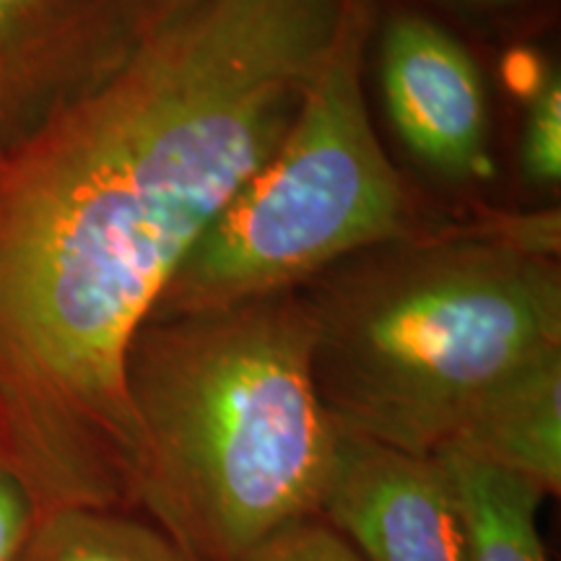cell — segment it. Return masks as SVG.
Masks as SVG:
<instances>
[{
	"label": "cell",
	"instance_id": "obj_3",
	"mask_svg": "<svg viewBox=\"0 0 561 561\" xmlns=\"http://www.w3.org/2000/svg\"><path fill=\"white\" fill-rule=\"evenodd\" d=\"M312 380L339 432L437 453L504 377L561 348L557 257L494 227L421 231L299 286Z\"/></svg>",
	"mask_w": 561,
	"mask_h": 561
},
{
	"label": "cell",
	"instance_id": "obj_1",
	"mask_svg": "<svg viewBox=\"0 0 561 561\" xmlns=\"http://www.w3.org/2000/svg\"><path fill=\"white\" fill-rule=\"evenodd\" d=\"M343 5H178L110 76L0 149V462L39 517L136 512L133 335L278 146Z\"/></svg>",
	"mask_w": 561,
	"mask_h": 561
},
{
	"label": "cell",
	"instance_id": "obj_5",
	"mask_svg": "<svg viewBox=\"0 0 561 561\" xmlns=\"http://www.w3.org/2000/svg\"><path fill=\"white\" fill-rule=\"evenodd\" d=\"M153 21L138 0H0V149L110 76Z\"/></svg>",
	"mask_w": 561,
	"mask_h": 561
},
{
	"label": "cell",
	"instance_id": "obj_13",
	"mask_svg": "<svg viewBox=\"0 0 561 561\" xmlns=\"http://www.w3.org/2000/svg\"><path fill=\"white\" fill-rule=\"evenodd\" d=\"M39 510L19 476L0 462V561H16L30 541Z\"/></svg>",
	"mask_w": 561,
	"mask_h": 561
},
{
	"label": "cell",
	"instance_id": "obj_9",
	"mask_svg": "<svg viewBox=\"0 0 561 561\" xmlns=\"http://www.w3.org/2000/svg\"><path fill=\"white\" fill-rule=\"evenodd\" d=\"M460 489L471 561H546L538 510L546 494L520 476L437 450Z\"/></svg>",
	"mask_w": 561,
	"mask_h": 561
},
{
	"label": "cell",
	"instance_id": "obj_2",
	"mask_svg": "<svg viewBox=\"0 0 561 561\" xmlns=\"http://www.w3.org/2000/svg\"><path fill=\"white\" fill-rule=\"evenodd\" d=\"M125 385L140 439L136 512L191 561H240L320 512L341 432L314 390L299 289L144 320Z\"/></svg>",
	"mask_w": 561,
	"mask_h": 561
},
{
	"label": "cell",
	"instance_id": "obj_4",
	"mask_svg": "<svg viewBox=\"0 0 561 561\" xmlns=\"http://www.w3.org/2000/svg\"><path fill=\"white\" fill-rule=\"evenodd\" d=\"M371 19V0H346L289 128L185 257L149 318L299 289L356 252L424 231L413 224L409 191L364 100Z\"/></svg>",
	"mask_w": 561,
	"mask_h": 561
},
{
	"label": "cell",
	"instance_id": "obj_7",
	"mask_svg": "<svg viewBox=\"0 0 561 561\" xmlns=\"http://www.w3.org/2000/svg\"><path fill=\"white\" fill-rule=\"evenodd\" d=\"M390 121L419 161L453 180L489 172V104L473 55L437 21L403 11L382 30Z\"/></svg>",
	"mask_w": 561,
	"mask_h": 561
},
{
	"label": "cell",
	"instance_id": "obj_8",
	"mask_svg": "<svg viewBox=\"0 0 561 561\" xmlns=\"http://www.w3.org/2000/svg\"><path fill=\"white\" fill-rule=\"evenodd\" d=\"M439 450L561 491V348H551L494 385Z\"/></svg>",
	"mask_w": 561,
	"mask_h": 561
},
{
	"label": "cell",
	"instance_id": "obj_12",
	"mask_svg": "<svg viewBox=\"0 0 561 561\" xmlns=\"http://www.w3.org/2000/svg\"><path fill=\"white\" fill-rule=\"evenodd\" d=\"M240 561H367L320 515L299 517L244 553Z\"/></svg>",
	"mask_w": 561,
	"mask_h": 561
},
{
	"label": "cell",
	"instance_id": "obj_15",
	"mask_svg": "<svg viewBox=\"0 0 561 561\" xmlns=\"http://www.w3.org/2000/svg\"><path fill=\"white\" fill-rule=\"evenodd\" d=\"M483 3H507V0H483Z\"/></svg>",
	"mask_w": 561,
	"mask_h": 561
},
{
	"label": "cell",
	"instance_id": "obj_11",
	"mask_svg": "<svg viewBox=\"0 0 561 561\" xmlns=\"http://www.w3.org/2000/svg\"><path fill=\"white\" fill-rule=\"evenodd\" d=\"M523 174L536 187H557L561 180V79L549 73L533 91L520 144Z\"/></svg>",
	"mask_w": 561,
	"mask_h": 561
},
{
	"label": "cell",
	"instance_id": "obj_14",
	"mask_svg": "<svg viewBox=\"0 0 561 561\" xmlns=\"http://www.w3.org/2000/svg\"><path fill=\"white\" fill-rule=\"evenodd\" d=\"M138 3L144 5V11L149 13L151 19H159V16H164L167 11L178 9V5L191 3V0H138Z\"/></svg>",
	"mask_w": 561,
	"mask_h": 561
},
{
	"label": "cell",
	"instance_id": "obj_10",
	"mask_svg": "<svg viewBox=\"0 0 561 561\" xmlns=\"http://www.w3.org/2000/svg\"><path fill=\"white\" fill-rule=\"evenodd\" d=\"M16 561H191L157 525L125 510L42 515Z\"/></svg>",
	"mask_w": 561,
	"mask_h": 561
},
{
	"label": "cell",
	"instance_id": "obj_6",
	"mask_svg": "<svg viewBox=\"0 0 561 561\" xmlns=\"http://www.w3.org/2000/svg\"><path fill=\"white\" fill-rule=\"evenodd\" d=\"M320 515L367 561H471L460 489L439 453H405L341 432Z\"/></svg>",
	"mask_w": 561,
	"mask_h": 561
}]
</instances>
